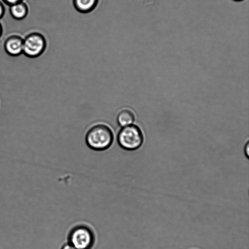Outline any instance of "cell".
Listing matches in <instances>:
<instances>
[{
	"label": "cell",
	"mask_w": 249,
	"mask_h": 249,
	"mask_svg": "<svg viewBox=\"0 0 249 249\" xmlns=\"http://www.w3.org/2000/svg\"><path fill=\"white\" fill-rule=\"evenodd\" d=\"M23 38L18 35H12L5 40L3 47L10 56L16 57L23 53Z\"/></svg>",
	"instance_id": "cell-5"
},
{
	"label": "cell",
	"mask_w": 249,
	"mask_h": 249,
	"mask_svg": "<svg viewBox=\"0 0 249 249\" xmlns=\"http://www.w3.org/2000/svg\"><path fill=\"white\" fill-rule=\"evenodd\" d=\"M2 33H3V28H2L1 24L0 22V38L1 36H2Z\"/></svg>",
	"instance_id": "cell-11"
},
{
	"label": "cell",
	"mask_w": 249,
	"mask_h": 249,
	"mask_svg": "<svg viewBox=\"0 0 249 249\" xmlns=\"http://www.w3.org/2000/svg\"><path fill=\"white\" fill-rule=\"evenodd\" d=\"M46 47V40L41 33L32 32L23 38V54L28 57H39L44 52Z\"/></svg>",
	"instance_id": "cell-3"
},
{
	"label": "cell",
	"mask_w": 249,
	"mask_h": 249,
	"mask_svg": "<svg viewBox=\"0 0 249 249\" xmlns=\"http://www.w3.org/2000/svg\"><path fill=\"white\" fill-rule=\"evenodd\" d=\"M93 240L91 231L85 226H78L72 230L70 235L71 246L74 249H88Z\"/></svg>",
	"instance_id": "cell-4"
},
{
	"label": "cell",
	"mask_w": 249,
	"mask_h": 249,
	"mask_svg": "<svg viewBox=\"0 0 249 249\" xmlns=\"http://www.w3.org/2000/svg\"><path fill=\"white\" fill-rule=\"evenodd\" d=\"M62 249H73L71 246H70L66 245L64 247H63Z\"/></svg>",
	"instance_id": "cell-12"
},
{
	"label": "cell",
	"mask_w": 249,
	"mask_h": 249,
	"mask_svg": "<svg viewBox=\"0 0 249 249\" xmlns=\"http://www.w3.org/2000/svg\"><path fill=\"white\" fill-rule=\"evenodd\" d=\"M28 10V6L22 1L10 6L9 12L14 19L20 20L27 17Z\"/></svg>",
	"instance_id": "cell-7"
},
{
	"label": "cell",
	"mask_w": 249,
	"mask_h": 249,
	"mask_svg": "<svg viewBox=\"0 0 249 249\" xmlns=\"http://www.w3.org/2000/svg\"><path fill=\"white\" fill-rule=\"evenodd\" d=\"M234 1H242V0H233Z\"/></svg>",
	"instance_id": "cell-14"
},
{
	"label": "cell",
	"mask_w": 249,
	"mask_h": 249,
	"mask_svg": "<svg viewBox=\"0 0 249 249\" xmlns=\"http://www.w3.org/2000/svg\"><path fill=\"white\" fill-rule=\"evenodd\" d=\"M3 2L9 6L15 3L22 1L23 0H2Z\"/></svg>",
	"instance_id": "cell-9"
},
{
	"label": "cell",
	"mask_w": 249,
	"mask_h": 249,
	"mask_svg": "<svg viewBox=\"0 0 249 249\" xmlns=\"http://www.w3.org/2000/svg\"><path fill=\"white\" fill-rule=\"evenodd\" d=\"M135 119L134 113L129 107H124L121 109L116 117L117 124L121 127L133 124Z\"/></svg>",
	"instance_id": "cell-6"
},
{
	"label": "cell",
	"mask_w": 249,
	"mask_h": 249,
	"mask_svg": "<svg viewBox=\"0 0 249 249\" xmlns=\"http://www.w3.org/2000/svg\"><path fill=\"white\" fill-rule=\"evenodd\" d=\"M249 144L248 143L247 144L246 147H245V150L246 151V154L247 155H249Z\"/></svg>",
	"instance_id": "cell-13"
},
{
	"label": "cell",
	"mask_w": 249,
	"mask_h": 249,
	"mask_svg": "<svg viewBox=\"0 0 249 249\" xmlns=\"http://www.w3.org/2000/svg\"><path fill=\"white\" fill-rule=\"evenodd\" d=\"M72 2L74 7L78 12L87 14L96 8L98 0H72Z\"/></svg>",
	"instance_id": "cell-8"
},
{
	"label": "cell",
	"mask_w": 249,
	"mask_h": 249,
	"mask_svg": "<svg viewBox=\"0 0 249 249\" xmlns=\"http://www.w3.org/2000/svg\"><path fill=\"white\" fill-rule=\"evenodd\" d=\"M143 135L140 128L134 124L121 127L117 141L119 146L127 151L139 149L143 142Z\"/></svg>",
	"instance_id": "cell-2"
},
{
	"label": "cell",
	"mask_w": 249,
	"mask_h": 249,
	"mask_svg": "<svg viewBox=\"0 0 249 249\" xmlns=\"http://www.w3.org/2000/svg\"><path fill=\"white\" fill-rule=\"evenodd\" d=\"M112 129L107 124L98 122L92 124L85 135V142L91 149L101 151L108 149L114 141Z\"/></svg>",
	"instance_id": "cell-1"
},
{
	"label": "cell",
	"mask_w": 249,
	"mask_h": 249,
	"mask_svg": "<svg viewBox=\"0 0 249 249\" xmlns=\"http://www.w3.org/2000/svg\"><path fill=\"white\" fill-rule=\"evenodd\" d=\"M5 14V7L3 3L0 1V19L3 18Z\"/></svg>",
	"instance_id": "cell-10"
}]
</instances>
